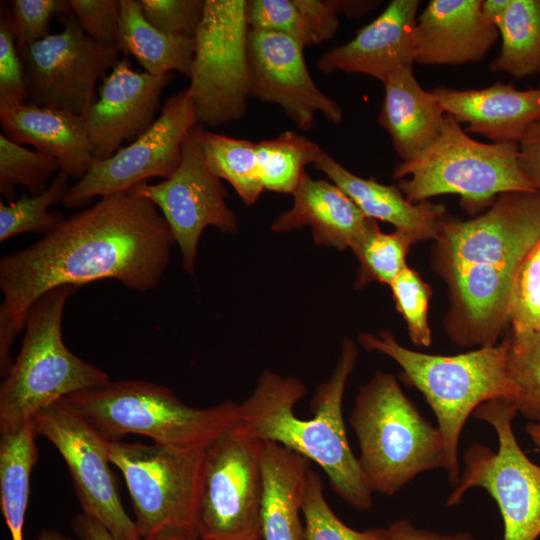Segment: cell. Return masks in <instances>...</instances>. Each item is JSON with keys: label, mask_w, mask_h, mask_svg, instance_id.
<instances>
[{"label": "cell", "mask_w": 540, "mask_h": 540, "mask_svg": "<svg viewBox=\"0 0 540 540\" xmlns=\"http://www.w3.org/2000/svg\"><path fill=\"white\" fill-rule=\"evenodd\" d=\"M525 431L532 442L540 448V423H528L525 427Z\"/></svg>", "instance_id": "cell-49"}, {"label": "cell", "mask_w": 540, "mask_h": 540, "mask_svg": "<svg viewBox=\"0 0 540 540\" xmlns=\"http://www.w3.org/2000/svg\"><path fill=\"white\" fill-rule=\"evenodd\" d=\"M78 287L43 294L30 308L21 349L0 386V432L20 427L72 394L97 388L110 377L64 344L65 305Z\"/></svg>", "instance_id": "cell-6"}, {"label": "cell", "mask_w": 540, "mask_h": 540, "mask_svg": "<svg viewBox=\"0 0 540 540\" xmlns=\"http://www.w3.org/2000/svg\"><path fill=\"white\" fill-rule=\"evenodd\" d=\"M358 359L354 341L345 340L330 377L311 398L313 416L299 418L296 404L307 393L302 381L272 371L262 372L252 393L239 404L240 426L250 435L272 441L315 462L327 474L334 493L353 508L373 503L358 458L352 452L343 419L345 387Z\"/></svg>", "instance_id": "cell-2"}, {"label": "cell", "mask_w": 540, "mask_h": 540, "mask_svg": "<svg viewBox=\"0 0 540 540\" xmlns=\"http://www.w3.org/2000/svg\"><path fill=\"white\" fill-rule=\"evenodd\" d=\"M369 490L394 496L417 475L446 467L443 436L418 411L394 375L377 371L363 385L349 415Z\"/></svg>", "instance_id": "cell-4"}, {"label": "cell", "mask_w": 540, "mask_h": 540, "mask_svg": "<svg viewBox=\"0 0 540 540\" xmlns=\"http://www.w3.org/2000/svg\"><path fill=\"white\" fill-rule=\"evenodd\" d=\"M386 540H475L467 532L439 534L412 525L409 519H398L387 528Z\"/></svg>", "instance_id": "cell-45"}, {"label": "cell", "mask_w": 540, "mask_h": 540, "mask_svg": "<svg viewBox=\"0 0 540 540\" xmlns=\"http://www.w3.org/2000/svg\"><path fill=\"white\" fill-rule=\"evenodd\" d=\"M247 0H205L187 88L198 124L243 117L249 96Z\"/></svg>", "instance_id": "cell-10"}, {"label": "cell", "mask_w": 540, "mask_h": 540, "mask_svg": "<svg viewBox=\"0 0 540 540\" xmlns=\"http://www.w3.org/2000/svg\"><path fill=\"white\" fill-rule=\"evenodd\" d=\"M84 32L96 42L118 47L120 0H68Z\"/></svg>", "instance_id": "cell-43"}, {"label": "cell", "mask_w": 540, "mask_h": 540, "mask_svg": "<svg viewBox=\"0 0 540 540\" xmlns=\"http://www.w3.org/2000/svg\"><path fill=\"white\" fill-rule=\"evenodd\" d=\"M292 195V207L276 218L272 231L309 226L317 245L344 250L352 248L372 222L337 185L307 172Z\"/></svg>", "instance_id": "cell-23"}, {"label": "cell", "mask_w": 540, "mask_h": 540, "mask_svg": "<svg viewBox=\"0 0 540 540\" xmlns=\"http://www.w3.org/2000/svg\"><path fill=\"white\" fill-rule=\"evenodd\" d=\"M303 50L284 34L250 28L249 96L278 105L301 130L313 127L316 114L338 124L342 109L312 79Z\"/></svg>", "instance_id": "cell-17"}, {"label": "cell", "mask_w": 540, "mask_h": 540, "mask_svg": "<svg viewBox=\"0 0 540 540\" xmlns=\"http://www.w3.org/2000/svg\"><path fill=\"white\" fill-rule=\"evenodd\" d=\"M482 0H431L417 17L415 62L461 65L481 61L499 37Z\"/></svg>", "instance_id": "cell-20"}, {"label": "cell", "mask_w": 540, "mask_h": 540, "mask_svg": "<svg viewBox=\"0 0 540 540\" xmlns=\"http://www.w3.org/2000/svg\"><path fill=\"white\" fill-rule=\"evenodd\" d=\"M419 4V0H392L350 41L324 52L317 61L318 69L364 74L384 83L395 72L413 66Z\"/></svg>", "instance_id": "cell-19"}, {"label": "cell", "mask_w": 540, "mask_h": 540, "mask_svg": "<svg viewBox=\"0 0 540 540\" xmlns=\"http://www.w3.org/2000/svg\"><path fill=\"white\" fill-rule=\"evenodd\" d=\"M169 75L136 72L120 59L102 79L99 98L85 115L94 160H104L145 133L156 121Z\"/></svg>", "instance_id": "cell-18"}, {"label": "cell", "mask_w": 540, "mask_h": 540, "mask_svg": "<svg viewBox=\"0 0 540 540\" xmlns=\"http://www.w3.org/2000/svg\"><path fill=\"white\" fill-rule=\"evenodd\" d=\"M397 311L406 322L409 336L417 346L428 347L432 334L428 324V307L432 289L420 275L406 267L391 283Z\"/></svg>", "instance_id": "cell-38"}, {"label": "cell", "mask_w": 540, "mask_h": 540, "mask_svg": "<svg viewBox=\"0 0 540 540\" xmlns=\"http://www.w3.org/2000/svg\"><path fill=\"white\" fill-rule=\"evenodd\" d=\"M414 239L399 230L385 233L377 221L372 220L362 237L351 248L360 266L355 288L359 289L372 281L391 285L399 273L408 265L406 257Z\"/></svg>", "instance_id": "cell-33"}, {"label": "cell", "mask_w": 540, "mask_h": 540, "mask_svg": "<svg viewBox=\"0 0 540 540\" xmlns=\"http://www.w3.org/2000/svg\"><path fill=\"white\" fill-rule=\"evenodd\" d=\"M510 0H485L482 1L481 9L484 15L496 26L498 29L501 24Z\"/></svg>", "instance_id": "cell-47"}, {"label": "cell", "mask_w": 540, "mask_h": 540, "mask_svg": "<svg viewBox=\"0 0 540 540\" xmlns=\"http://www.w3.org/2000/svg\"><path fill=\"white\" fill-rule=\"evenodd\" d=\"M498 31L502 46L491 70L515 78L540 73V0H510Z\"/></svg>", "instance_id": "cell-31"}, {"label": "cell", "mask_w": 540, "mask_h": 540, "mask_svg": "<svg viewBox=\"0 0 540 540\" xmlns=\"http://www.w3.org/2000/svg\"><path fill=\"white\" fill-rule=\"evenodd\" d=\"M360 344L393 359L403 379L416 387L432 408L446 450L449 481H459L458 442L467 418L482 403L494 398L516 400L509 380L507 340L452 356L432 355L405 348L386 330L359 335Z\"/></svg>", "instance_id": "cell-3"}, {"label": "cell", "mask_w": 540, "mask_h": 540, "mask_svg": "<svg viewBox=\"0 0 540 540\" xmlns=\"http://www.w3.org/2000/svg\"><path fill=\"white\" fill-rule=\"evenodd\" d=\"M313 165L337 185L367 218L390 223L395 230L407 233L415 242L436 239L446 214L443 204L428 200L414 204L398 186L357 176L324 150Z\"/></svg>", "instance_id": "cell-24"}, {"label": "cell", "mask_w": 540, "mask_h": 540, "mask_svg": "<svg viewBox=\"0 0 540 540\" xmlns=\"http://www.w3.org/2000/svg\"><path fill=\"white\" fill-rule=\"evenodd\" d=\"M193 540H200V539H193Z\"/></svg>", "instance_id": "cell-51"}, {"label": "cell", "mask_w": 540, "mask_h": 540, "mask_svg": "<svg viewBox=\"0 0 540 540\" xmlns=\"http://www.w3.org/2000/svg\"><path fill=\"white\" fill-rule=\"evenodd\" d=\"M338 15L335 0H247L250 28L284 34L303 47L332 39Z\"/></svg>", "instance_id": "cell-28"}, {"label": "cell", "mask_w": 540, "mask_h": 540, "mask_svg": "<svg viewBox=\"0 0 540 540\" xmlns=\"http://www.w3.org/2000/svg\"><path fill=\"white\" fill-rule=\"evenodd\" d=\"M44 436L63 457L83 514L103 525L116 540H142L126 513L110 468L108 442L63 399L33 417Z\"/></svg>", "instance_id": "cell-14"}, {"label": "cell", "mask_w": 540, "mask_h": 540, "mask_svg": "<svg viewBox=\"0 0 540 540\" xmlns=\"http://www.w3.org/2000/svg\"><path fill=\"white\" fill-rule=\"evenodd\" d=\"M517 144L521 169L540 193V121L533 123Z\"/></svg>", "instance_id": "cell-44"}, {"label": "cell", "mask_w": 540, "mask_h": 540, "mask_svg": "<svg viewBox=\"0 0 540 540\" xmlns=\"http://www.w3.org/2000/svg\"><path fill=\"white\" fill-rule=\"evenodd\" d=\"M36 540H71L63 534L50 529L42 530Z\"/></svg>", "instance_id": "cell-50"}, {"label": "cell", "mask_w": 540, "mask_h": 540, "mask_svg": "<svg viewBox=\"0 0 540 540\" xmlns=\"http://www.w3.org/2000/svg\"><path fill=\"white\" fill-rule=\"evenodd\" d=\"M192 133L213 174L230 183L246 205H254L264 191L256 143L207 131L199 124Z\"/></svg>", "instance_id": "cell-30"}, {"label": "cell", "mask_w": 540, "mask_h": 540, "mask_svg": "<svg viewBox=\"0 0 540 540\" xmlns=\"http://www.w3.org/2000/svg\"><path fill=\"white\" fill-rule=\"evenodd\" d=\"M518 404L511 398H494L473 412L476 419L495 430L499 447L494 452L473 443L464 453L465 467L446 504L460 503L467 490L485 489L495 500L504 523L503 540H537L540 536V465L532 462L518 444L512 422Z\"/></svg>", "instance_id": "cell-9"}, {"label": "cell", "mask_w": 540, "mask_h": 540, "mask_svg": "<svg viewBox=\"0 0 540 540\" xmlns=\"http://www.w3.org/2000/svg\"><path fill=\"white\" fill-rule=\"evenodd\" d=\"M3 134L54 157L60 170L80 180L94 158L84 116L32 103L0 107Z\"/></svg>", "instance_id": "cell-22"}, {"label": "cell", "mask_w": 540, "mask_h": 540, "mask_svg": "<svg viewBox=\"0 0 540 540\" xmlns=\"http://www.w3.org/2000/svg\"><path fill=\"white\" fill-rule=\"evenodd\" d=\"M72 528L79 540H116L103 525L83 513L73 519Z\"/></svg>", "instance_id": "cell-46"}, {"label": "cell", "mask_w": 540, "mask_h": 540, "mask_svg": "<svg viewBox=\"0 0 540 540\" xmlns=\"http://www.w3.org/2000/svg\"><path fill=\"white\" fill-rule=\"evenodd\" d=\"M6 7L18 48L47 37L56 14L72 12L68 1L64 0H13Z\"/></svg>", "instance_id": "cell-40"}, {"label": "cell", "mask_w": 540, "mask_h": 540, "mask_svg": "<svg viewBox=\"0 0 540 540\" xmlns=\"http://www.w3.org/2000/svg\"><path fill=\"white\" fill-rule=\"evenodd\" d=\"M379 123L391 137L394 150L408 161L438 136L445 113L431 91L424 90L413 66L392 74L384 83Z\"/></svg>", "instance_id": "cell-26"}, {"label": "cell", "mask_w": 540, "mask_h": 540, "mask_svg": "<svg viewBox=\"0 0 540 540\" xmlns=\"http://www.w3.org/2000/svg\"><path fill=\"white\" fill-rule=\"evenodd\" d=\"M431 93L444 113L468 124L466 132L494 143H518L526 130L540 121L539 88L518 90L512 84L498 82L483 89L437 87Z\"/></svg>", "instance_id": "cell-21"}, {"label": "cell", "mask_w": 540, "mask_h": 540, "mask_svg": "<svg viewBox=\"0 0 540 540\" xmlns=\"http://www.w3.org/2000/svg\"><path fill=\"white\" fill-rule=\"evenodd\" d=\"M109 458L122 473L142 540H193L206 448L109 440Z\"/></svg>", "instance_id": "cell-8"}, {"label": "cell", "mask_w": 540, "mask_h": 540, "mask_svg": "<svg viewBox=\"0 0 540 540\" xmlns=\"http://www.w3.org/2000/svg\"><path fill=\"white\" fill-rule=\"evenodd\" d=\"M320 146L299 133L285 131L256 143L258 170L264 190L292 194L322 153Z\"/></svg>", "instance_id": "cell-32"}, {"label": "cell", "mask_w": 540, "mask_h": 540, "mask_svg": "<svg viewBox=\"0 0 540 540\" xmlns=\"http://www.w3.org/2000/svg\"><path fill=\"white\" fill-rule=\"evenodd\" d=\"M264 441L240 423L206 448L198 508L200 540H262Z\"/></svg>", "instance_id": "cell-11"}, {"label": "cell", "mask_w": 540, "mask_h": 540, "mask_svg": "<svg viewBox=\"0 0 540 540\" xmlns=\"http://www.w3.org/2000/svg\"><path fill=\"white\" fill-rule=\"evenodd\" d=\"M68 178L65 172L59 170L42 193L33 196L23 194L17 200L8 203L1 201L0 242L26 232L45 235L63 222L65 217L61 212H51L48 208L63 203L70 188Z\"/></svg>", "instance_id": "cell-34"}, {"label": "cell", "mask_w": 540, "mask_h": 540, "mask_svg": "<svg viewBox=\"0 0 540 540\" xmlns=\"http://www.w3.org/2000/svg\"><path fill=\"white\" fill-rule=\"evenodd\" d=\"M338 13L347 15H359L366 13L370 8L374 7V2L368 1H336Z\"/></svg>", "instance_id": "cell-48"}, {"label": "cell", "mask_w": 540, "mask_h": 540, "mask_svg": "<svg viewBox=\"0 0 540 540\" xmlns=\"http://www.w3.org/2000/svg\"><path fill=\"white\" fill-rule=\"evenodd\" d=\"M305 540H386L387 529H352L343 523L330 508L320 474L310 469L303 498Z\"/></svg>", "instance_id": "cell-37"}, {"label": "cell", "mask_w": 540, "mask_h": 540, "mask_svg": "<svg viewBox=\"0 0 540 540\" xmlns=\"http://www.w3.org/2000/svg\"><path fill=\"white\" fill-rule=\"evenodd\" d=\"M509 323L514 334L540 330V242L528 253L516 272Z\"/></svg>", "instance_id": "cell-39"}, {"label": "cell", "mask_w": 540, "mask_h": 540, "mask_svg": "<svg viewBox=\"0 0 540 540\" xmlns=\"http://www.w3.org/2000/svg\"><path fill=\"white\" fill-rule=\"evenodd\" d=\"M506 367L517 396L518 413L540 423V330L510 333Z\"/></svg>", "instance_id": "cell-35"}, {"label": "cell", "mask_w": 540, "mask_h": 540, "mask_svg": "<svg viewBox=\"0 0 540 540\" xmlns=\"http://www.w3.org/2000/svg\"><path fill=\"white\" fill-rule=\"evenodd\" d=\"M0 502L12 540H24L30 476L38 459L33 420L0 432Z\"/></svg>", "instance_id": "cell-29"}, {"label": "cell", "mask_w": 540, "mask_h": 540, "mask_svg": "<svg viewBox=\"0 0 540 540\" xmlns=\"http://www.w3.org/2000/svg\"><path fill=\"white\" fill-rule=\"evenodd\" d=\"M28 98L25 68L9 22L7 7L0 13V107L23 104Z\"/></svg>", "instance_id": "cell-42"}, {"label": "cell", "mask_w": 540, "mask_h": 540, "mask_svg": "<svg viewBox=\"0 0 540 540\" xmlns=\"http://www.w3.org/2000/svg\"><path fill=\"white\" fill-rule=\"evenodd\" d=\"M145 19L158 30L175 36L195 37L205 0H138Z\"/></svg>", "instance_id": "cell-41"}, {"label": "cell", "mask_w": 540, "mask_h": 540, "mask_svg": "<svg viewBox=\"0 0 540 540\" xmlns=\"http://www.w3.org/2000/svg\"><path fill=\"white\" fill-rule=\"evenodd\" d=\"M193 130V129H192ZM150 200L168 223L182 253V267L193 275L198 243L213 226L223 233L238 230L237 216L227 205V192L210 170L192 131L182 147L176 170L156 184L140 183L129 190Z\"/></svg>", "instance_id": "cell-16"}, {"label": "cell", "mask_w": 540, "mask_h": 540, "mask_svg": "<svg viewBox=\"0 0 540 540\" xmlns=\"http://www.w3.org/2000/svg\"><path fill=\"white\" fill-rule=\"evenodd\" d=\"M539 89H540V86H539Z\"/></svg>", "instance_id": "cell-52"}, {"label": "cell", "mask_w": 540, "mask_h": 540, "mask_svg": "<svg viewBox=\"0 0 540 540\" xmlns=\"http://www.w3.org/2000/svg\"><path fill=\"white\" fill-rule=\"evenodd\" d=\"M393 178L412 203L457 194L469 210L484 208L502 193L536 191L521 169L516 142L476 141L446 113L435 140L414 158L399 163Z\"/></svg>", "instance_id": "cell-7"}, {"label": "cell", "mask_w": 540, "mask_h": 540, "mask_svg": "<svg viewBox=\"0 0 540 540\" xmlns=\"http://www.w3.org/2000/svg\"><path fill=\"white\" fill-rule=\"evenodd\" d=\"M197 125L188 89L171 96L145 133L110 158L94 160L88 172L70 186L63 204L82 207L95 196L126 193L153 177L168 178L180 163L184 141Z\"/></svg>", "instance_id": "cell-15"}, {"label": "cell", "mask_w": 540, "mask_h": 540, "mask_svg": "<svg viewBox=\"0 0 540 540\" xmlns=\"http://www.w3.org/2000/svg\"><path fill=\"white\" fill-rule=\"evenodd\" d=\"M118 47L131 54L151 75L177 71L190 76L195 50L194 37L166 34L143 16L139 1L120 0Z\"/></svg>", "instance_id": "cell-27"}, {"label": "cell", "mask_w": 540, "mask_h": 540, "mask_svg": "<svg viewBox=\"0 0 540 540\" xmlns=\"http://www.w3.org/2000/svg\"><path fill=\"white\" fill-rule=\"evenodd\" d=\"M61 20V32L18 48L28 98L32 104L85 117L97 100L96 83L120 60V49L89 37L72 12Z\"/></svg>", "instance_id": "cell-13"}, {"label": "cell", "mask_w": 540, "mask_h": 540, "mask_svg": "<svg viewBox=\"0 0 540 540\" xmlns=\"http://www.w3.org/2000/svg\"><path fill=\"white\" fill-rule=\"evenodd\" d=\"M262 540H305L300 519L311 461L264 441L262 452Z\"/></svg>", "instance_id": "cell-25"}, {"label": "cell", "mask_w": 540, "mask_h": 540, "mask_svg": "<svg viewBox=\"0 0 540 540\" xmlns=\"http://www.w3.org/2000/svg\"><path fill=\"white\" fill-rule=\"evenodd\" d=\"M539 242L540 193L506 192L475 218H444L431 265L441 277L464 267L516 272Z\"/></svg>", "instance_id": "cell-12"}, {"label": "cell", "mask_w": 540, "mask_h": 540, "mask_svg": "<svg viewBox=\"0 0 540 540\" xmlns=\"http://www.w3.org/2000/svg\"><path fill=\"white\" fill-rule=\"evenodd\" d=\"M63 400L108 440L137 434L163 445L207 448L240 423L239 404L193 407L145 380L109 381Z\"/></svg>", "instance_id": "cell-5"}, {"label": "cell", "mask_w": 540, "mask_h": 540, "mask_svg": "<svg viewBox=\"0 0 540 540\" xmlns=\"http://www.w3.org/2000/svg\"><path fill=\"white\" fill-rule=\"evenodd\" d=\"M175 239L159 209L130 191L102 197L32 245L0 259V375L32 305L62 286L113 279L137 292L158 287Z\"/></svg>", "instance_id": "cell-1"}, {"label": "cell", "mask_w": 540, "mask_h": 540, "mask_svg": "<svg viewBox=\"0 0 540 540\" xmlns=\"http://www.w3.org/2000/svg\"><path fill=\"white\" fill-rule=\"evenodd\" d=\"M58 169L54 157L27 149L0 134V192L9 202L15 198L17 185L24 186L32 195L42 193Z\"/></svg>", "instance_id": "cell-36"}]
</instances>
